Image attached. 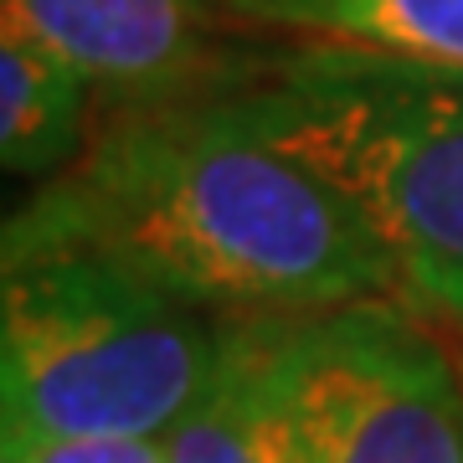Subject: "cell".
<instances>
[{"label": "cell", "mask_w": 463, "mask_h": 463, "mask_svg": "<svg viewBox=\"0 0 463 463\" xmlns=\"http://www.w3.org/2000/svg\"><path fill=\"white\" fill-rule=\"evenodd\" d=\"M52 252H109L227 319L402 294L371 222L227 99L103 118L78 165L5 216V268Z\"/></svg>", "instance_id": "obj_1"}, {"label": "cell", "mask_w": 463, "mask_h": 463, "mask_svg": "<svg viewBox=\"0 0 463 463\" xmlns=\"http://www.w3.org/2000/svg\"><path fill=\"white\" fill-rule=\"evenodd\" d=\"M227 103L371 222L407 304L463 330V72L304 42Z\"/></svg>", "instance_id": "obj_2"}, {"label": "cell", "mask_w": 463, "mask_h": 463, "mask_svg": "<svg viewBox=\"0 0 463 463\" xmlns=\"http://www.w3.org/2000/svg\"><path fill=\"white\" fill-rule=\"evenodd\" d=\"M227 315L109 252L5 268L0 443L165 438L212 381Z\"/></svg>", "instance_id": "obj_3"}, {"label": "cell", "mask_w": 463, "mask_h": 463, "mask_svg": "<svg viewBox=\"0 0 463 463\" xmlns=\"http://www.w3.org/2000/svg\"><path fill=\"white\" fill-rule=\"evenodd\" d=\"M309 463H463V376L402 294L283 325Z\"/></svg>", "instance_id": "obj_4"}, {"label": "cell", "mask_w": 463, "mask_h": 463, "mask_svg": "<svg viewBox=\"0 0 463 463\" xmlns=\"http://www.w3.org/2000/svg\"><path fill=\"white\" fill-rule=\"evenodd\" d=\"M0 21L67 57L109 114L237 99L283 57L237 0H0Z\"/></svg>", "instance_id": "obj_5"}, {"label": "cell", "mask_w": 463, "mask_h": 463, "mask_svg": "<svg viewBox=\"0 0 463 463\" xmlns=\"http://www.w3.org/2000/svg\"><path fill=\"white\" fill-rule=\"evenodd\" d=\"M283 325L288 315L227 319L212 381L160 438L165 463H309L283 386Z\"/></svg>", "instance_id": "obj_6"}, {"label": "cell", "mask_w": 463, "mask_h": 463, "mask_svg": "<svg viewBox=\"0 0 463 463\" xmlns=\"http://www.w3.org/2000/svg\"><path fill=\"white\" fill-rule=\"evenodd\" d=\"M5 26V21H0ZM93 83L21 26L0 32V160L5 175L57 181L93 139Z\"/></svg>", "instance_id": "obj_7"}, {"label": "cell", "mask_w": 463, "mask_h": 463, "mask_svg": "<svg viewBox=\"0 0 463 463\" xmlns=\"http://www.w3.org/2000/svg\"><path fill=\"white\" fill-rule=\"evenodd\" d=\"M252 21L463 72V0H237Z\"/></svg>", "instance_id": "obj_8"}, {"label": "cell", "mask_w": 463, "mask_h": 463, "mask_svg": "<svg viewBox=\"0 0 463 463\" xmlns=\"http://www.w3.org/2000/svg\"><path fill=\"white\" fill-rule=\"evenodd\" d=\"M0 463H165L160 438H5Z\"/></svg>", "instance_id": "obj_9"}]
</instances>
